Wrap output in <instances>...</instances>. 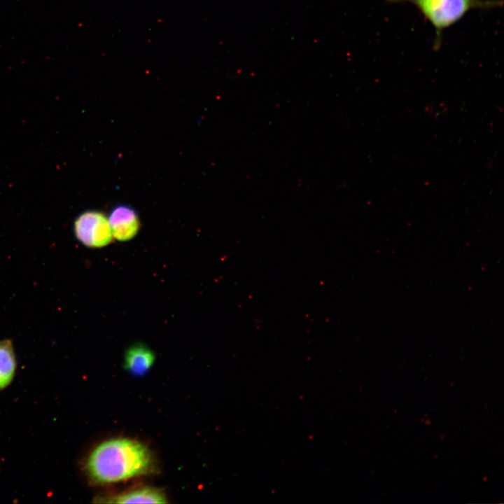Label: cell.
<instances>
[{
  "label": "cell",
  "instance_id": "8992f818",
  "mask_svg": "<svg viewBox=\"0 0 504 504\" xmlns=\"http://www.w3.org/2000/svg\"><path fill=\"white\" fill-rule=\"evenodd\" d=\"M108 503H166L167 497L155 487L144 486L128 490L122 493L103 498Z\"/></svg>",
  "mask_w": 504,
  "mask_h": 504
},
{
  "label": "cell",
  "instance_id": "3957f363",
  "mask_svg": "<svg viewBox=\"0 0 504 504\" xmlns=\"http://www.w3.org/2000/svg\"><path fill=\"white\" fill-rule=\"evenodd\" d=\"M74 230L76 239L89 248L106 246L113 239L108 217L97 210L81 213L74 221Z\"/></svg>",
  "mask_w": 504,
  "mask_h": 504
},
{
  "label": "cell",
  "instance_id": "277c9868",
  "mask_svg": "<svg viewBox=\"0 0 504 504\" xmlns=\"http://www.w3.org/2000/svg\"><path fill=\"white\" fill-rule=\"evenodd\" d=\"M107 217L113 237L119 241H130L139 232L141 223L138 213L129 204L113 206Z\"/></svg>",
  "mask_w": 504,
  "mask_h": 504
},
{
  "label": "cell",
  "instance_id": "6da1fadb",
  "mask_svg": "<svg viewBox=\"0 0 504 504\" xmlns=\"http://www.w3.org/2000/svg\"><path fill=\"white\" fill-rule=\"evenodd\" d=\"M154 461L148 448L129 438H113L97 445L89 455L86 470L99 484L115 483L150 472Z\"/></svg>",
  "mask_w": 504,
  "mask_h": 504
},
{
  "label": "cell",
  "instance_id": "7a4b0ae2",
  "mask_svg": "<svg viewBox=\"0 0 504 504\" xmlns=\"http://www.w3.org/2000/svg\"><path fill=\"white\" fill-rule=\"evenodd\" d=\"M407 2L416 6L435 29V46L440 45L443 30L459 21L473 9H490L500 6V0H386Z\"/></svg>",
  "mask_w": 504,
  "mask_h": 504
},
{
  "label": "cell",
  "instance_id": "5b68a950",
  "mask_svg": "<svg viewBox=\"0 0 504 504\" xmlns=\"http://www.w3.org/2000/svg\"><path fill=\"white\" fill-rule=\"evenodd\" d=\"M155 358V354L149 347L137 343L125 351L124 367L133 375H144L151 368Z\"/></svg>",
  "mask_w": 504,
  "mask_h": 504
},
{
  "label": "cell",
  "instance_id": "52a82bcc",
  "mask_svg": "<svg viewBox=\"0 0 504 504\" xmlns=\"http://www.w3.org/2000/svg\"><path fill=\"white\" fill-rule=\"evenodd\" d=\"M15 358L9 340L0 342V390L12 381L15 371Z\"/></svg>",
  "mask_w": 504,
  "mask_h": 504
}]
</instances>
